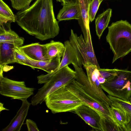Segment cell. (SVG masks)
I'll return each instance as SVG.
<instances>
[{"mask_svg":"<svg viewBox=\"0 0 131 131\" xmlns=\"http://www.w3.org/2000/svg\"><path fill=\"white\" fill-rule=\"evenodd\" d=\"M16 22L30 35L44 41L59 34L58 23L54 15L53 0H36L16 14Z\"/></svg>","mask_w":131,"mask_h":131,"instance_id":"1","label":"cell"},{"mask_svg":"<svg viewBox=\"0 0 131 131\" xmlns=\"http://www.w3.org/2000/svg\"><path fill=\"white\" fill-rule=\"evenodd\" d=\"M108 29L106 40L114 54L113 63L131 52V24L121 20L112 23Z\"/></svg>","mask_w":131,"mask_h":131,"instance_id":"2","label":"cell"},{"mask_svg":"<svg viewBox=\"0 0 131 131\" xmlns=\"http://www.w3.org/2000/svg\"><path fill=\"white\" fill-rule=\"evenodd\" d=\"M76 79V72L68 65L61 68L53 74L49 81L39 89L31 98V104L34 106L45 101L47 96L57 89L66 86Z\"/></svg>","mask_w":131,"mask_h":131,"instance_id":"3","label":"cell"},{"mask_svg":"<svg viewBox=\"0 0 131 131\" xmlns=\"http://www.w3.org/2000/svg\"><path fill=\"white\" fill-rule=\"evenodd\" d=\"M46 105L51 112L57 113L73 112L83 103L71 92L65 86L57 89L46 97Z\"/></svg>","mask_w":131,"mask_h":131,"instance_id":"4","label":"cell"},{"mask_svg":"<svg viewBox=\"0 0 131 131\" xmlns=\"http://www.w3.org/2000/svg\"><path fill=\"white\" fill-rule=\"evenodd\" d=\"M100 84L102 89L109 95L129 101L131 97V71L118 69L116 74Z\"/></svg>","mask_w":131,"mask_h":131,"instance_id":"5","label":"cell"},{"mask_svg":"<svg viewBox=\"0 0 131 131\" xmlns=\"http://www.w3.org/2000/svg\"><path fill=\"white\" fill-rule=\"evenodd\" d=\"M65 87L84 104L95 110L100 116L117 123L111 113V107L105 103H101L98 101L89 93L75 80Z\"/></svg>","mask_w":131,"mask_h":131,"instance_id":"6","label":"cell"},{"mask_svg":"<svg viewBox=\"0 0 131 131\" xmlns=\"http://www.w3.org/2000/svg\"><path fill=\"white\" fill-rule=\"evenodd\" d=\"M3 72H0V94L11 99L22 101L34 94L35 89L27 87L24 81H16L4 77Z\"/></svg>","mask_w":131,"mask_h":131,"instance_id":"7","label":"cell"},{"mask_svg":"<svg viewBox=\"0 0 131 131\" xmlns=\"http://www.w3.org/2000/svg\"><path fill=\"white\" fill-rule=\"evenodd\" d=\"M69 41L83 66L93 65L100 68L93 48L87 45L82 34L78 36L71 29Z\"/></svg>","mask_w":131,"mask_h":131,"instance_id":"8","label":"cell"},{"mask_svg":"<svg viewBox=\"0 0 131 131\" xmlns=\"http://www.w3.org/2000/svg\"><path fill=\"white\" fill-rule=\"evenodd\" d=\"M65 49L64 55L59 65L52 72L37 77L38 83L41 84L47 82L52 76L59 70L71 63L78 67L82 68V63L79 59L76 52L69 41L67 40L64 42Z\"/></svg>","mask_w":131,"mask_h":131,"instance_id":"9","label":"cell"},{"mask_svg":"<svg viewBox=\"0 0 131 131\" xmlns=\"http://www.w3.org/2000/svg\"><path fill=\"white\" fill-rule=\"evenodd\" d=\"M73 112L90 126L93 130L102 131L100 123V115L93 108L83 104L77 107Z\"/></svg>","mask_w":131,"mask_h":131,"instance_id":"10","label":"cell"},{"mask_svg":"<svg viewBox=\"0 0 131 131\" xmlns=\"http://www.w3.org/2000/svg\"><path fill=\"white\" fill-rule=\"evenodd\" d=\"M79 3L81 15L80 18L78 20L83 33L85 41L88 45L93 48L90 29V21L88 13L89 4L88 0H79Z\"/></svg>","mask_w":131,"mask_h":131,"instance_id":"11","label":"cell"},{"mask_svg":"<svg viewBox=\"0 0 131 131\" xmlns=\"http://www.w3.org/2000/svg\"><path fill=\"white\" fill-rule=\"evenodd\" d=\"M83 66L86 70L90 83L95 95L102 102L110 106H112L111 101L103 91L100 83L95 75V69L97 66L93 65H85Z\"/></svg>","mask_w":131,"mask_h":131,"instance_id":"12","label":"cell"},{"mask_svg":"<svg viewBox=\"0 0 131 131\" xmlns=\"http://www.w3.org/2000/svg\"><path fill=\"white\" fill-rule=\"evenodd\" d=\"M11 23L7 22L0 25V43L12 44L15 47H20L24 43V39L19 37L10 28Z\"/></svg>","mask_w":131,"mask_h":131,"instance_id":"13","label":"cell"},{"mask_svg":"<svg viewBox=\"0 0 131 131\" xmlns=\"http://www.w3.org/2000/svg\"><path fill=\"white\" fill-rule=\"evenodd\" d=\"M28 58L37 61L47 60L45 57L46 48L45 44L35 43L18 47Z\"/></svg>","mask_w":131,"mask_h":131,"instance_id":"14","label":"cell"},{"mask_svg":"<svg viewBox=\"0 0 131 131\" xmlns=\"http://www.w3.org/2000/svg\"><path fill=\"white\" fill-rule=\"evenodd\" d=\"M21 106L9 124L2 131H19L28 114L31 103L27 100L22 101Z\"/></svg>","mask_w":131,"mask_h":131,"instance_id":"15","label":"cell"},{"mask_svg":"<svg viewBox=\"0 0 131 131\" xmlns=\"http://www.w3.org/2000/svg\"><path fill=\"white\" fill-rule=\"evenodd\" d=\"M61 58L57 56L49 60L37 61L27 57V60L25 65L29 66L34 69L37 68L42 70L49 74L53 72L59 65Z\"/></svg>","mask_w":131,"mask_h":131,"instance_id":"16","label":"cell"},{"mask_svg":"<svg viewBox=\"0 0 131 131\" xmlns=\"http://www.w3.org/2000/svg\"><path fill=\"white\" fill-rule=\"evenodd\" d=\"M62 5L57 16L59 21L72 19L78 20L80 18L81 11L79 2Z\"/></svg>","mask_w":131,"mask_h":131,"instance_id":"17","label":"cell"},{"mask_svg":"<svg viewBox=\"0 0 131 131\" xmlns=\"http://www.w3.org/2000/svg\"><path fill=\"white\" fill-rule=\"evenodd\" d=\"M16 47L12 44L0 43V68L4 69L7 64L15 63L14 49Z\"/></svg>","mask_w":131,"mask_h":131,"instance_id":"18","label":"cell"},{"mask_svg":"<svg viewBox=\"0 0 131 131\" xmlns=\"http://www.w3.org/2000/svg\"><path fill=\"white\" fill-rule=\"evenodd\" d=\"M45 45L46 50L45 57L47 60H50L57 56L63 57L65 47L64 45L62 43L51 40Z\"/></svg>","mask_w":131,"mask_h":131,"instance_id":"19","label":"cell"},{"mask_svg":"<svg viewBox=\"0 0 131 131\" xmlns=\"http://www.w3.org/2000/svg\"><path fill=\"white\" fill-rule=\"evenodd\" d=\"M112 12L111 8H108L99 15L95 19V30L99 39L104 30L108 27L112 16Z\"/></svg>","mask_w":131,"mask_h":131,"instance_id":"20","label":"cell"},{"mask_svg":"<svg viewBox=\"0 0 131 131\" xmlns=\"http://www.w3.org/2000/svg\"><path fill=\"white\" fill-rule=\"evenodd\" d=\"M108 97L111 101L112 106L118 107L124 111L129 119L128 123L125 126L124 131H131V104L119 98L110 95Z\"/></svg>","mask_w":131,"mask_h":131,"instance_id":"21","label":"cell"},{"mask_svg":"<svg viewBox=\"0 0 131 131\" xmlns=\"http://www.w3.org/2000/svg\"><path fill=\"white\" fill-rule=\"evenodd\" d=\"M16 20V15L3 0H0V25L7 22L15 23Z\"/></svg>","mask_w":131,"mask_h":131,"instance_id":"22","label":"cell"},{"mask_svg":"<svg viewBox=\"0 0 131 131\" xmlns=\"http://www.w3.org/2000/svg\"><path fill=\"white\" fill-rule=\"evenodd\" d=\"M110 111L117 123L124 131L125 126L128 123L129 119L126 113L120 108L112 106Z\"/></svg>","mask_w":131,"mask_h":131,"instance_id":"23","label":"cell"},{"mask_svg":"<svg viewBox=\"0 0 131 131\" xmlns=\"http://www.w3.org/2000/svg\"><path fill=\"white\" fill-rule=\"evenodd\" d=\"M100 123L102 131H123V129L115 122L100 116Z\"/></svg>","mask_w":131,"mask_h":131,"instance_id":"24","label":"cell"},{"mask_svg":"<svg viewBox=\"0 0 131 131\" xmlns=\"http://www.w3.org/2000/svg\"><path fill=\"white\" fill-rule=\"evenodd\" d=\"M101 3L99 0H92L89 4L88 13L90 21L92 22L94 19Z\"/></svg>","mask_w":131,"mask_h":131,"instance_id":"25","label":"cell"},{"mask_svg":"<svg viewBox=\"0 0 131 131\" xmlns=\"http://www.w3.org/2000/svg\"><path fill=\"white\" fill-rule=\"evenodd\" d=\"M12 6L17 10H20L26 9L29 6L33 0H10Z\"/></svg>","mask_w":131,"mask_h":131,"instance_id":"26","label":"cell"},{"mask_svg":"<svg viewBox=\"0 0 131 131\" xmlns=\"http://www.w3.org/2000/svg\"><path fill=\"white\" fill-rule=\"evenodd\" d=\"M99 71L102 76L106 80H108L117 73L118 69H107L98 68Z\"/></svg>","mask_w":131,"mask_h":131,"instance_id":"27","label":"cell"},{"mask_svg":"<svg viewBox=\"0 0 131 131\" xmlns=\"http://www.w3.org/2000/svg\"><path fill=\"white\" fill-rule=\"evenodd\" d=\"M28 131H39L36 123L30 119H27L25 123Z\"/></svg>","mask_w":131,"mask_h":131,"instance_id":"28","label":"cell"},{"mask_svg":"<svg viewBox=\"0 0 131 131\" xmlns=\"http://www.w3.org/2000/svg\"><path fill=\"white\" fill-rule=\"evenodd\" d=\"M61 3L62 5L64 4L76 3L79 2V0H56Z\"/></svg>","mask_w":131,"mask_h":131,"instance_id":"29","label":"cell"},{"mask_svg":"<svg viewBox=\"0 0 131 131\" xmlns=\"http://www.w3.org/2000/svg\"><path fill=\"white\" fill-rule=\"evenodd\" d=\"M3 104L1 102L0 103V112H1V111L3 110H9L8 109H6L4 107Z\"/></svg>","mask_w":131,"mask_h":131,"instance_id":"30","label":"cell"},{"mask_svg":"<svg viewBox=\"0 0 131 131\" xmlns=\"http://www.w3.org/2000/svg\"><path fill=\"white\" fill-rule=\"evenodd\" d=\"M92 0H88V2L89 4L91 2Z\"/></svg>","mask_w":131,"mask_h":131,"instance_id":"31","label":"cell"},{"mask_svg":"<svg viewBox=\"0 0 131 131\" xmlns=\"http://www.w3.org/2000/svg\"><path fill=\"white\" fill-rule=\"evenodd\" d=\"M129 102L131 104V97L130 98V100L129 101Z\"/></svg>","mask_w":131,"mask_h":131,"instance_id":"32","label":"cell"},{"mask_svg":"<svg viewBox=\"0 0 131 131\" xmlns=\"http://www.w3.org/2000/svg\"><path fill=\"white\" fill-rule=\"evenodd\" d=\"M103 0H99L101 2H102L103 1Z\"/></svg>","mask_w":131,"mask_h":131,"instance_id":"33","label":"cell"}]
</instances>
